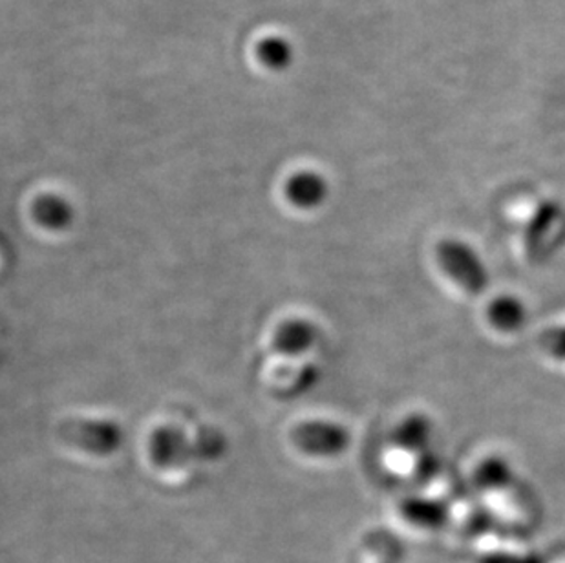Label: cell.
<instances>
[{
	"label": "cell",
	"instance_id": "obj_1",
	"mask_svg": "<svg viewBox=\"0 0 565 563\" xmlns=\"http://www.w3.org/2000/svg\"><path fill=\"white\" fill-rule=\"evenodd\" d=\"M61 442L90 456H113L125 443L124 426L113 419H85L72 417L57 426Z\"/></svg>",
	"mask_w": 565,
	"mask_h": 563
},
{
	"label": "cell",
	"instance_id": "obj_2",
	"mask_svg": "<svg viewBox=\"0 0 565 563\" xmlns=\"http://www.w3.org/2000/svg\"><path fill=\"white\" fill-rule=\"evenodd\" d=\"M436 262L448 280L461 291L480 295L489 284L486 266L470 245L459 240H445L436 247Z\"/></svg>",
	"mask_w": 565,
	"mask_h": 563
},
{
	"label": "cell",
	"instance_id": "obj_3",
	"mask_svg": "<svg viewBox=\"0 0 565 563\" xmlns=\"http://www.w3.org/2000/svg\"><path fill=\"white\" fill-rule=\"evenodd\" d=\"M295 448L311 457H337L350 447V432L333 421H305L291 432Z\"/></svg>",
	"mask_w": 565,
	"mask_h": 563
},
{
	"label": "cell",
	"instance_id": "obj_4",
	"mask_svg": "<svg viewBox=\"0 0 565 563\" xmlns=\"http://www.w3.org/2000/svg\"><path fill=\"white\" fill-rule=\"evenodd\" d=\"M149 456L156 467L182 468L194 459L192 437L178 426H160L150 434Z\"/></svg>",
	"mask_w": 565,
	"mask_h": 563
},
{
	"label": "cell",
	"instance_id": "obj_5",
	"mask_svg": "<svg viewBox=\"0 0 565 563\" xmlns=\"http://www.w3.org/2000/svg\"><path fill=\"white\" fill-rule=\"evenodd\" d=\"M284 196L294 208L311 211L326 202L328 181L315 170H299L286 180Z\"/></svg>",
	"mask_w": 565,
	"mask_h": 563
},
{
	"label": "cell",
	"instance_id": "obj_6",
	"mask_svg": "<svg viewBox=\"0 0 565 563\" xmlns=\"http://www.w3.org/2000/svg\"><path fill=\"white\" fill-rule=\"evenodd\" d=\"M319 339L317 326L311 320L288 319L278 326L273 337V348L280 355L300 357L308 353Z\"/></svg>",
	"mask_w": 565,
	"mask_h": 563
},
{
	"label": "cell",
	"instance_id": "obj_7",
	"mask_svg": "<svg viewBox=\"0 0 565 563\" xmlns=\"http://www.w3.org/2000/svg\"><path fill=\"white\" fill-rule=\"evenodd\" d=\"M32 216L39 227L52 233H63L74 224L75 211L74 205L66 198L46 192L33 200Z\"/></svg>",
	"mask_w": 565,
	"mask_h": 563
},
{
	"label": "cell",
	"instance_id": "obj_8",
	"mask_svg": "<svg viewBox=\"0 0 565 563\" xmlns=\"http://www.w3.org/2000/svg\"><path fill=\"white\" fill-rule=\"evenodd\" d=\"M487 320L500 333H516L527 320V309L516 297L500 295L487 306Z\"/></svg>",
	"mask_w": 565,
	"mask_h": 563
},
{
	"label": "cell",
	"instance_id": "obj_9",
	"mask_svg": "<svg viewBox=\"0 0 565 563\" xmlns=\"http://www.w3.org/2000/svg\"><path fill=\"white\" fill-rule=\"evenodd\" d=\"M255 55L264 68L284 72L294 63V44L280 35L264 38L256 43Z\"/></svg>",
	"mask_w": 565,
	"mask_h": 563
},
{
	"label": "cell",
	"instance_id": "obj_10",
	"mask_svg": "<svg viewBox=\"0 0 565 563\" xmlns=\"http://www.w3.org/2000/svg\"><path fill=\"white\" fill-rule=\"evenodd\" d=\"M430 434H433V426L423 415H411L401 421L394 431L395 448L423 452V448L427 447Z\"/></svg>",
	"mask_w": 565,
	"mask_h": 563
},
{
	"label": "cell",
	"instance_id": "obj_11",
	"mask_svg": "<svg viewBox=\"0 0 565 563\" xmlns=\"http://www.w3.org/2000/svg\"><path fill=\"white\" fill-rule=\"evenodd\" d=\"M192 447L196 461H218L227 452V437L214 426H203L192 437Z\"/></svg>",
	"mask_w": 565,
	"mask_h": 563
},
{
	"label": "cell",
	"instance_id": "obj_12",
	"mask_svg": "<svg viewBox=\"0 0 565 563\" xmlns=\"http://www.w3.org/2000/svg\"><path fill=\"white\" fill-rule=\"evenodd\" d=\"M475 481L486 490H505L511 487V467L502 457H487L475 470Z\"/></svg>",
	"mask_w": 565,
	"mask_h": 563
},
{
	"label": "cell",
	"instance_id": "obj_13",
	"mask_svg": "<svg viewBox=\"0 0 565 563\" xmlns=\"http://www.w3.org/2000/svg\"><path fill=\"white\" fill-rule=\"evenodd\" d=\"M403 512H405L406 520H411L412 523L422 527H436L441 523L445 518L441 506L436 501L427 500H411L405 501L403 506Z\"/></svg>",
	"mask_w": 565,
	"mask_h": 563
},
{
	"label": "cell",
	"instance_id": "obj_14",
	"mask_svg": "<svg viewBox=\"0 0 565 563\" xmlns=\"http://www.w3.org/2000/svg\"><path fill=\"white\" fill-rule=\"evenodd\" d=\"M540 346L547 355L565 361V326L545 331L544 337L540 340Z\"/></svg>",
	"mask_w": 565,
	"mask_h": 563
}]
</instances>
